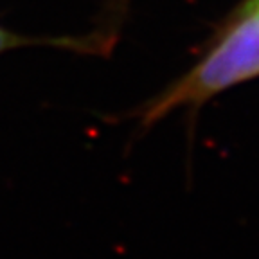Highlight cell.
I'll return each instance as SVG.
<instances>
[{"instance_id": "1", "label": "cell", "mask_w": 259, "mask_h": 259, "mask_svg": "<svg viewBox=\"0 0 259 259\" xmlns=\"http://www.w3.org/2000/svg\"><path fill=\"white\" fill-rule=\"evenodd\" d=\"M259 77V11L243 6L212 47L186 74L132 112L139 128L180 108H200L212 97Z\"/></svg>"}, {"instance_id": "2", "label": "cell", "mask_w": 259, "mask_h": 259, "mask_svg": "<svg viewBox=\"0 0 259 259\" xmlns=\"http://www.w3.org/2000/svg\"><path fill=\"white\" fill-rule=\"evenodd\" d=\"M31 45H53V47L70 49V51H90V44L87 40H76V38H32L24 36L18 32L9 31L8 27L0 24V54L20 47H31Z\"/></svg>"}, {"instance_id": "3", "label": "cell", "mask_w": 259, "mask_h": 259, "mask_svg": "<svg viewBox=\"0 0 259 259\" xmlns=\"http://www.w3.org/2000/svg\"><path fill=\"white\" fill-rule=\"evenodd\" d=\"M247 8H252L255 9V11H259V0H247Z\"/></svg>"}]
</instances>
